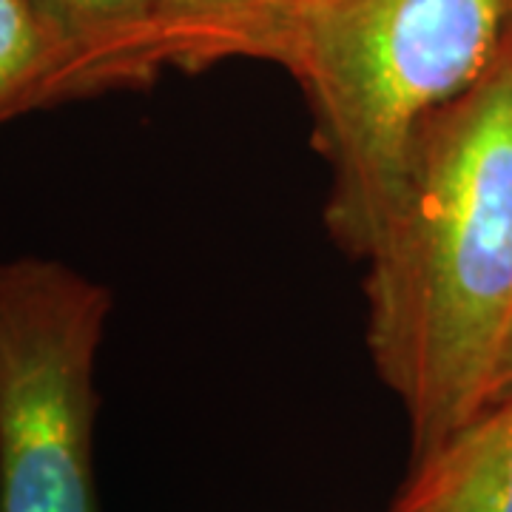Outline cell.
<instances>
[{
  "label": "cell",
  "instance_id": "6da1fadb",
  "mask_svg": "<svg viewBox=\"0 0 512 512\" xmlns=\"http://www.w3.org/2000/svg\"><path fill=\"white\" fill-rule=\"evenodd\" d=\"M365 259L367 342L419 464L490 404L512 333L510 35L490 72L421 128Z\"/></svg>",
  "mask_w": 512,
  "mask_h": 512
},
{
  "label": "cell",
  "instance_id": "7a4b0ae2",
  "mask_svg": "<svg viewBox=\"0 0 512 512\" xmlns=\"http://www.w3.org/2000/svg\"><path fill=\"white\" fill-rule=\"evenodd\" d=\"M512 0H305L288 69L333 171L328 222L365 256L433 114L490 72Z\"/></svg>",
  "mask_w": 512,
  "mask_h": 512
},
{
  "label": "cell",
  "instance_id": "3957f363",
  "mask_svg": "<svg viewBox=\"0 0 512 512\" xmlns=\"http://www.w3.org/2000/svg\"><path fill=\"white\" fill-rule=\"evenodd\" d=\"M111 293L74 268L0 265V512H97L94 365Z\"/></svg>",
  "mask_w": 512,
  "mask_h": 512
},
{
  "label": "cell",
  "instance_id": "277c9868",
  "mask_svg": "<svg viewBox=\"0 0 512 512\" xmlns=\"http://www.w3.org/2000/svg\"><path fill=\"white\" fill-rule=\"evenodd\" d=\"M74 97L137 89L168 63L163 0H29Z\"/></svg>",
  "mask_w": 512,
  "mask_h": 512
},
{
  "label": "cell",
  "instance_id": "5b68a950",
  "mask_svg": "<svg viewBox=\"0 0 512 512\" xmlns=\"http://www.w3.org/2000/svg\"><path fill=\"white\" fill-rule=\"evenodd\" d=\"M387 512H512V396L410 464Z\"/></svg>",
  "mask_w": 512,
  "mask_h": 512
},
{
  "label": "cell",
  "instance_id": "8992f818",
  "mask_svg": "<svg viewBox=\"0 0 512 512\" xmlns=\"http://www.w3.org/2000/svg\"><path fill=\"white\" fill-rule=\"evenodd\" d=\"M305 0H163L168 63L271 60L288 69Z\"/></svg>",
  "mask_w": 512,
  "mask_h": 512
},
{
  "label": "cell",
  "instance_id": "52a82bcc",
  "mask_svg": "<svg viewBox=\"0 0 512 512\" xmlns=\"http://www.w3.org/2000/svg\"><path fill=\"white\" fill-rule=\"evenodd\" d=\"M72 100L63 57L29 0H0V123Z\"/></svg>",
  "mask_w": 512,
  "mask_h": 512
},
{
  "label": "cell",
  "instance_id": "ba28073f",
  "mask_svg": "<svg viewBox=\"0 0 512 512\" xmlns=\"http://www.w3.org/2000/svg\"><path fill=\"white\" fill-rule=\"evenodd\" d=\"M507 396H512V333L510 339H507V348L501 353L498 370H495L493 399H490V404L501 402V399H507ZM490 404H487V407H490Z\"/></svg>",
  "mask_w": 512,
  "mask_h": 512
},
{
  "label": "cell",
  "instance_id": "9c48e42d",
  "mask_svg": "<svg viewBox=\"0 0 512 512\" xmlns=\"http://www.w3.org/2000/svg\"><path fill=\"white\" fill-rule=\"evenodd\" d=\"M510 43H512V12H510Z\"/></svg>",
  "mask_w": 512,
  "mask_h": 512
}]
</instances>
